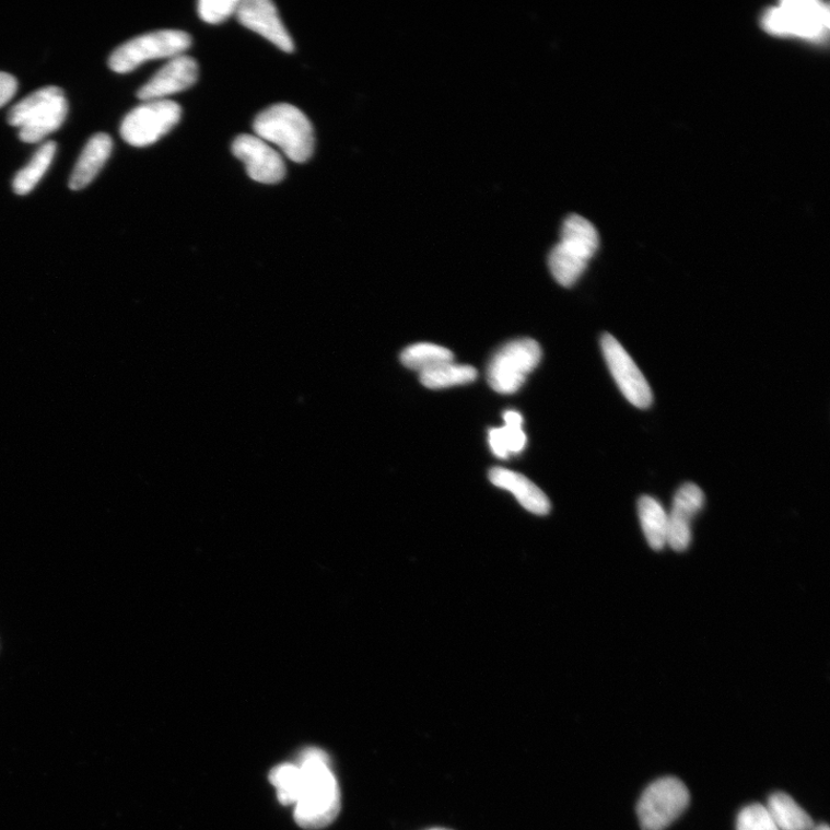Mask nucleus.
<instances>
[{
    "label": "nucleus",
    "mask_w": 830,
    "mask_h": 830,
    "mask_svg": "<svg viewBox=\"0 0 830 830\" xmlns=\"http://www.w3.org/2000/svg\"><path fill=\"white\" fill-rule=\"evenodd\" d=\"M232 153L246 167L250 179L261 184H279L287 175L282 155L257 136H239L232 143Z\"/></svg>",
    "instance_id": "10"
},
{
    "label": "nucleus",
    "mask_w": 830,
    "mask_h": 830,
    "mask_svg": "<svg viewBox=\"0 0 830 830\" xmlns=\"http://www.w3.org/2000/svg\"><path fill=\"white\" fill-rule=\"evenodd\" d=\"M190 46V35L182 31L144 34L118 47L110 56L109 67L116 73H130L145 61L182 56Z\"/></svg>",
    "instance_id": "5"
},
{
    "label": "nucleus",
    "mask_w": 830,
    "mask_h": 830,
    "mask_svg": "<svg viewBox=\"0 0 830 830\" xmlns=\"http://www.w3.org/2000/svg\"><path fill=\"white\" fill-rule=\"evenodd\" d=\"M300 769L296 763L276 765L270 772L269 780L276 787L277 798L283 805H294Z\"/></svg>",
    "instance_id": "24"
},
{
    "label": "nucleus",
    "mask_w": 830,
    "mask_h": 830,
    "mask_svg": "<svg viewBox=\"0 0 830 830\" xmlns=\"http://www.w3.org/2000/svg\"><path fill=\"white\" fill-rule=\"evenodd\" d=\"M114 142L108 135L98 133L90 139L74 166L69 186L73 190L87 187L109 160Z\"/></svg>",
    "instance_id": "15"
},
{
    "label": "nucleus",
    "mask_w": 830,
    "mask_h": 830,
    "mask_svg": "<svg viewBox=\"0 0 830 830\" xmlns=\"http://www.w3.org/2000/svg\"><path fill=\"white\" fill-rule=\"evenodd\" d=\"M253 129L258 138L279 147L295 163L307 162L314 153L313 126L306 115L291 104L270 106L255 118Z\"/></svg>",
    "instance_id": "2"
},
{
    "label": "nucleus",
    "mask_w": 830,
    "mask_h": 830,
    "mask_svg": "<svg viewBox=\"0 0 830 830\" xmlns=\"http://www.w3.org/2000/svg\"><path fill=\"white\" fill-rule=\"evenodd\" d=\"M829 8L815 0H792L764 14L762 25L770 34L821 38L829 28Z\"/></svg>",
    "instance_id": "6"
},
{
    "label": "nucleus",
    "mask_w": 830,
    "mask_h": 830,
    "mask_svg": "<svg viewBox=\"0 0 830 830\" xmlns=\"http://www.w3.org/2000/svg\"><path fill=\"white\" fill-rule=\"evenodd\" d=\"M199 78L198 62L182 55L169 59L151 80L138 92V98L144 102L165 100L194 87Z\"/></svg>",
    "instance_id": "11"
},
{
    "label": "nucleus",
    "mask_w": 830,
    "mask_h": 830,
    "mask_svg": "<svg viewBox=\"0 0 830 830\" xmlns=\"http://www.w3.org/2000/svg\"><path fill=\"white\" fill-rule=\"evenodd\" d=\"M689 803L687 785L676 778H664L644 792L636 815L643 830H665L687 810Z\"/></svg>",
    "instance_id": "7"
},
{
    "label": "nucleus",
    "mask_w": 830,
    "mask_h": 830,
    "mask_svg": "<svg viewBox=\"0 0 830 830\" xmlns=\"http://www.w3.org/2000/svg\"><path fill=\"white\" fill-rule=\"evenodd\" d=\"M429 830H452V829H446V828H432V829H429Z\"/></svg>",
    "instance_id": "29"
},
{
    "label": "nucleus",
    "mask_w": 830,
    "mask_h": 830,
    "mask_svg": "<svg viewBox=\"0 0 830 830\" xmlns=\"http://www.w3.org/2000/svg\"><path fill=\"white\" fill-rule=\"evenodd\" d=\"M239 23L267 38L284 52H293L294 44L279 11L269 0H241L236 12Z\"/></svg>",
    "instance_id": "12"
},
{
    "label": "nucleus",
    "mask_w": 830,
    "mask_h": 830,
    "mask_svg": "<svg viewBox=\"0 0 830 830\" xmlns=\"http://www.w3.org/2000/svg\"><path fill=\"white\" fill-rule=\"evenodd\" d=\"M813 830H830V829H829L828 825L822 823V825H819V826H815V828Z\"/></svg>",
    "instance_id": "28"
},
{
    "label": "nucleus",
    "mask_w": 830,
    "mask_h": 830,
    "mask_svg": "<svg viewBox=\"0 0 830 830\" xmlns=\"http://www.w3.org/2000/svg\"><path fill=\"white\" fill-rule=\"evenodd\" d=\"M400 361L404 366L421 373L452 363L454 353L436 344L418 343L404 350L400 354Z\"/></svg>",
    "instance_id": "22"
},
{
    "label": "nucleus",
    "mask_w": 830,
    "mask_h": 830,
    "mask_svg": "<svg viewBox=\"0 0 830 830\" xmlns=\"http://www.w3.org/2000/svg\"><path fill=\"white\" fill-rule=\"evenodd\" d=\"M68 112L66 94L60 89L50 86L38 90L15 104L9 113L8 121L17 127L21 141L37 143L60 129Z\"/></svg>",
    "instance_id": "3"
},
{
    "label": "nucleus",
    "mask_w": 830,
    "mask_h": 830,
    "mask_svg": "<svg viewBox=\"0 0 830 830\" xmlns=\"http://www.w3.org/2000/svg\"><path fill=\"white\" fill-rule=\"evenodd\" d=\"M241 0H200L198 12L204 23L218 25L236 14Z\"/></svg>",
    "instance_id": "25"
},
{
    "label": "nucleus",
    "mask_w": 830,
    "mask_h": 830,
    "mask_svg": "<svg viewBox=\"0 0 830 830\" xmlns=\"http://www.w3.org/2000/svg\"><path fill=\"white\" fill-rule=\"evenodd\" d=\"M638 514L650 546L654 550L664 549L668 536V514L665 507L654 498L642 496L638 502Z\"/></svg>",
    "instance_id": "19"
},
{
    "label": "nucleus",
    "mask_w": 830,
    "mask_h": 830,
    "mask_svg": "<svg viewBox=\"0 0 830 830\" xmlns=\"http://www.w3.org/2000/svg\"><path fill=\"white\" fill-rule=\"evenodd\" d=\"M548 264L553 279L565 288L576 284L588 265V262L574 257L560 244L552 248Z\"/></svg>",
    "instance_id": "23"
},
{
    "label": "nucleus",
    "mask_w": 830,
    "mask_h": 830,
    "mask_svg": "<svg viewBox=\"0 0 830 830\" xmlns=\"http://www.w3.org/2000/svg\"><path fill=\"white\" fill-rule=\"evenodd\" d=\"M17 91L16 79L5 72H0V108L7 105Z\"/></svg>",
    "instance_id": "27"
},
{
    "label": "nucleus",
    "mask_w": 830,
    "mask_h": 830,
    "mask_svg": "<svg viewBox=\"0 0 830 830\" xmlns=\"http://www.w3.org/2000/svg\"><path fill=\"white\" fill-rule=\"evenodd\" d=\"M601 348L608 369L624 397L638 409L650 408L653 393L648 382L619 340L605 334Z\"/></svg>",
    "instance_id": "9"
},
{
    "label": "nucleus",
    "mask_w": 830,
    "mask_h": 830,
    "mask_svg": "<svg viewBox=\"0 0 830 830\" xmlns=\"http://www.w3.org/2000/svg\"><path fill=\"white\" fill-rule=\"evenodd\" d=\"M503 419V428L489 431V445L495 456L507 459L525 449L527 437L523 431L524 420L519 412L508 410Z\"/></svg>",
    "instance_id": "17"
},
{
    "label": "nucleus",
    "mask_w": 830,
    "mask_h": 830,
    "mask_svg": "<svg viewBox=\"0 0 830 830\" xmlns=\"http://www.w3.org/2000/svg\"><path fill=\"white\" fill-rule=\"evenodd\" d=\"M769 815L779 830H813L815 822L796 800L785 793L773 794L768 803Z\"/></svg>",
    "instance_id": "18"
},
{
    "label": "nucleus",
    "mask_w": 830,
    "mask_h": 830,
    "mask_svg": "<svg viewBox=\"0 0 830 830\" xmlns=\"http://www.w3.org/2000/svg\"><path fill=\"white\" fill-rule=\"evenodd\" d=\"M705 504L701 488L688 482L678 489L670 514H668L667 545L676 551H685L692 540L691 524Z\"/></svg>",
    "instance_id": "13"
},
{
    "label": "nucleus",
    "mask_w": 830,
    "mask_h": 830,
    "mask_svg": "<svg viewBox=\"0 0 830 830\" xmlns=\"http://www.w3.org/2000/svg\"><path fill=\"white\" fill-rule=\"evenodd\" d=\"M491 482L510 493H513L518 502L536 515H547L550 511V502L541 489L523 475L495 467L489 472Z\"/></svg>",
    "instance_id": "14"
},
{
    "label": "nucleus",
    "mask_w": 830,
    "mask_h": 830,
    "mask_svg": "<svg viewBox=\"0 0 830 830\" xmlns=\"http://www.w3.org/2000/svg\"><path fill=\"white\" fill-rule=\"evenodd\" d=\"M422 386L429 389H444L468 385L477 379L478 372L472 366L446 363L419 373Z\"/></svg>",
    "instance_id": "21"
},
{
    "label": "nucleus",
    "mask_w": 830,
    "mask_h": 830,
    "mask_svg": "<svg viewBox=\"0 0 830 830\" xmlns=\"http://www.w3.org/2000/svg\"><path fill=\"white\" fill-rule=\"evenodd\" d=\"M541 358V348L535 339L521 338L506 343L489 363V385L499 394H515L528 374L538 367Z\"/></svg>",
    "instance_id": "4"
},
{
    "label": "nucleus",
    "mask_w": 830,
    "mask_h": 830,
    "mask_svg": "<svg viewBox=\"0 0 830 830\" xmlns=\"http://www.w3.org/2000/svg\"><path fill=\"white\" fill-rule=\"evenodd\" d=\"M597 229L586 219L572 215L565 220L560 245L577 258L589 262L599 248Z\"/></svg>",
    "instance_id": "16"
},
{
    "label": "nucleus",
    "mask_w": 830,
    "mask_h": 830,
    "mask_svg": "<svg viewBox=\"0 0 830 830\" xmlns=\"http://www.w3.org/2000/svg\"><path fill=\"white\" fill-rule=\"evenodd\" d=\"M57 152V144L49 141L42 145L31 162L13 179V189L17 196H26L36 187L48 172Z\"/></svg>",
    "instance_id": "20"
},
{
    "label": "nucleus",
    "mask_w": 830,
    "mask_h": 830,
    "mask_svg": "<svg viewBox=\"0 0 830 830\" xmlns=\"http://www.w3.org/2000/svg\"><path fill=\"white\" fill-rule=\"evenodd\" d=\"M737 830H779L768 808L761 804L749 805L740 811L737 818Z\"/></svg>",
    "instance_id": "26"
},
{
    "label": "nucleus",
    "mask_w": 830,
    "mask_h": 830,
    "mask_svg": "<svg viewBox=\"0 0 830 830\" xmlns=\"http://www.w3.org/2000/svg\"><path fill=\"white\" fill-rule=\"evenodd\" d=\"M180 105L174 101H149L127 115L120 126V135L133 147H147L157 142L179 122Z\"/></svg>",
    "instance_id": "8"
},
{
    "label": "nucleus",
    "mask_w": 830,
    "mask_h": 830,
    "mask_svg": "<svg viewBox=\"0 0 830 830\" xmlns=\"http://www.w3.org/2000/svg\"><path fill=\"white\" fill-rule=\"evenodd\" d=\"M297 779L294 820L305 829L329 826L340 811V790L328 755L309 748L296 762Z\"/></svg>",
    "instance_id": "1"
}]
</instances>
